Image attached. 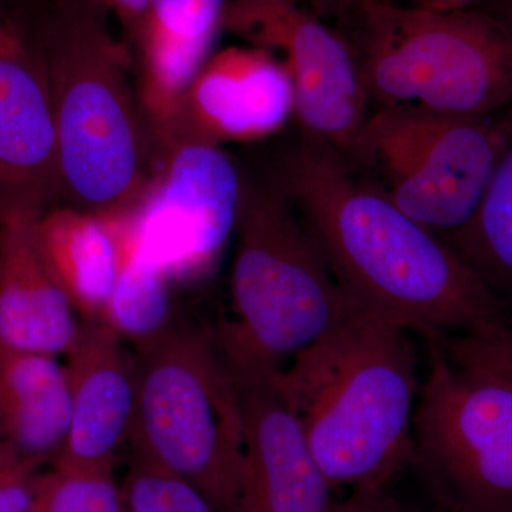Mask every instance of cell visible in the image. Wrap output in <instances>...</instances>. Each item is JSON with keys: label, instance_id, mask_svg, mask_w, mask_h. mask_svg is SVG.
Listing matches in <instances>:
<instances>
[{"label": "cell", "instance_id": "obj_11", "mask_svg": "<svg viewBox=\"0 0 512 512\" xmlns=\"http://www.w3.org/2000/svg\"><path fill=\"white\" fill-rule=\"evenodd\" d=\"M291 76L268 50L231 46L211 53L181 99L173 117L153 138L154 157L174 144L221 147L275 136L295 116Z\"/></svg>", "mask_w": 512, "mask_h": 512}, {"label": "cell", "instance_id": "obj_4", "mask_svg": "<svg viewBox=\"0 0 512 512\" xmlns=\"http://www.w3.org/2000/svg\"><path fill=\"white\" fill-rule=\"evenodd\" d=\"M229 302L214 330L237 382L271 379L352 311L318 239L268 175L244 173Z\"/></svg>", "mask_w": 512, "mask_h": 512}, {"label": "cell", "instance_id": "obj_2", "mask_svg": "<svg viewBox=\"0 0 512 512\" xmlns=\"http://www.w3.org/2000/svg\"><path fill=\"white\" fill-rule=\"evenodd\" d=\"M45 69L59 138L63 204L134 210L154 174L133 52L97 0H37L13 22Z\"/></svg>", "mask_w": 512, "mask_h": 512}, {"label": "cell", "instance_id": "obj_23", "mask_svg": "<svg viewBox=\"0 0 512 512\" xmlns=\"http://www.w3.org/2000/svg\"><path fill=\"white\" fill-rule=\"evenodd\" d=\"M431 339H436L453 365L512 389V328L507 322Z\"/></svg>", "mask_w": 512, "mask_h": 512}, {"label": "cell", "instance_id": "obj_15", "mask_svg": "<svg viewBox=\"0 0 512 512\" xmlns=\"http://www.w3.org/2000/svg\"><path fill=\"white\" fill-rule=\"evenodd\" d=\"M229 0H150L131 46L138 99L154 138L211 55Z\"/></svg>", "mask_w": 512, "mask_h": 512}, {"label": "cell", "instance_id": "obj_25", "mask_svg": "<svg viewBox=\"0 0 512 512\" xmlns=\"http://www.w3.org/2000/svg\"><path fill=\"white\" fill-rule=\"evenodd\" d=\"M111 18L120 26L121 36L128 46L136 42L144 19H146L150 0H97Z\"/></svg>", "mask_w": 512, "mask_h": 512}, {"label": "cell", "instance_id": "obj_8", "mask_svg": "<svg viewBox=\"0 0 512 512\" xmlns=\"http://www.w3.org/2000/svg\"><path fill=\"white\" fill-rule=\"evenodd\" d=\"M429 342L430 366L414 413V457L436 481L440 504L512 512V389L466 372Z\"/></svg>", "mask_w": 512, "mask_h": 512}, {"label": "cell", "instance_id": "obj_1", "mask_svg": "<svg viewBox=\"0 0 512 512\" xmlns=\"http://www.w3.org/2000/svg\"><path fill=\"white\" fill-rule=\"evenodd\" d=\"M265 174L318 239L357 308L426 339L507 322L508 306L456 249L363 180L335 148L302 136Z\"/></svg>", "mask_w": 512, "mask_h": 512}, {"label": "cell", "instance_id": "obj_21", "mask_svg": "<svg viewBox=\"0 0 512 512\" xmlns=\"http://www.w3.org/2000/svg\"><path fill=\"white\" fill-rule=\"evenodd\" d=\"M30 512H126L113 468L57 470L40 476Z\"/></svg>", "mask_w": 512, "mask_h": 512}, {"label": "cell", "instance_id": "obj_18", "mask_svg": "<svg viewBox=\"0 0 512 512\" xmlns=\"http://www.w3.org/2000/svg\"><path fill=\"white\" fill-rule=\"evenodd\" d=\"M72 421V390L57 356L0 348L3 440L37 464L55 461Z\"/></svg>", "mask_w": 512, "mask_h": 512}, {"label": "cell", "instance_id": "obj_31", "mask_svg": "<svg viewBox=\"0 0 512 512\" xmlns=\"http://www.w3.org/2000/svg\"><path fill=\"white\" fill-rule=\"evenodd\" d=\"M436 512H461V511L454 510V508H450V507H447V505L440 504V508Z\"/></svg>", "mask_w": 512, "mask_h": 512}, {"label": "cell", "instance_id": "obj_7", "mask_svg": "<svg viewBox=\"0 0 512 512\" xmlns=\"http://www.w3.org/2000/svg\"><path fill=\"white\" fill-rule=\"evenodd\" d=\"M512 138V106L478 116L377 107L348 156L363 180L446 238L470 221Z\"/></svg>", "mask_w": 512, "mask_h": 512}, {"label": "cell", "instance_id": "obj_26", "mask_svg": "<svg viewBox=\"0 0 512 512\" xmlns=\"http://www.w3.org/2000/svg\"><path fill=\"white\" fill-rule=\"evenodd\" d=\"M330 512H406L387 494L386 487L356 488L348 500L333 503Z\"/></svg>", "mask_w": 512, "mask_h": 512}, {"label": "cell", "instance_id": "obj_33", "mask_svg": "<svg viewBox=\"0 0 512 512\" xmlns=\"http://www.w3.org/2000/svg\"><path fill=\"white\" fill-rule=\"evenodd\" d=\"M511 309H512V302H511V305H510V311H511Z\"/></svg>", "mask_w": 512, "mask_h": 512}, {"label": "cell", "instance_id": "obj_10", "mask_svg": "<svg viewBox=\"0 0 512 512\" xmlns=\"http://www.w3.org/2000/svg\"><path fill=\"white\" fill-rule=\"evenodd\" d=\"M244 171L221 147L183 143L158 151L136 207L141 244L177 284L201 282L235 237Z\"/></svg>", "mask_w": 512, "mask_h": 512}, {"label": "cell", "instance_id": "obj_3", "mask_svg": "<svg viewBox=\"0 0 512 512\" xmlns=\"http://www.w3.org/2000/svg\"><path fill=\"white\" fill-rule=\"evenodd\" d=\"M407 332L353 305L272 377L332 487H386L414 458L420 387Z\"/></svg>", "mask_w": 512, "mask_h": 512}, {"label": "cell", "instance_id": "obj_12", "mask_svg": "<svg viewBox=\"0 0 512 512\" xmlns=\"http://www.w3.org/2000/svg\"><path fill=\"white\" fill-rule=\"evenodd\" d=\"M60 204L62 165L45 69L8 22L0 39V227L32 224Z\"/></svg>", "mask_w": 512, "mask_h": 512}, {"label": "cell", "instance_id": "obj_30", "mask_svg": "<svg viewBox=\"0 0 512 512\" xmlns=\"http://www.w3.org/2000/svg\"><path fill=\"white\" fill-rule=\"evenodd\" d=\"M6 30H8V22H3V20H0V39L5 36Z\"/></svg>", "mask_w": 512, "mask_h": 512}, {"label": "cell", "instance_id": "obj_29", "mask_svg": "<svg viewBox=\"0 0 512 512\" xmlns=\"http://www.w3.org/2000/svg\"><path fill=\"white\" fill-rule=\"evenodd\" d=\"M477 8L493 13L497 18L503 19L512 26V0H487Z\"/></svg>", "mask_w": 512, "mask_h": 512}, {"label": "cell", "instance_id": "obj_32", "mask_svg": "<svg viewBox=\"0 0 512 512\" xmlns=\"http://www.w3.org/2000/svg\"><path fill=\"white\" fill-rule=\"evenodd\" d=\"M3 440L2 424H0V441Z\"/></svg>", "mask_w": 512, "mask_h": 512}, {"label": "cell", "instance_id": "obj_13", "mask_svg": "<svg viewBox=\"0 0 512 512\" xmlns=\"http://www.w3.org/2000/svg\"><path fill=\"white\" fill-rule=\"evenodd\" d=\"M72 390L69 434L55 463L57 470L113 468L130 443L138 403L136 352L107 323L83 320L67 353Z\"/></svg>", "mask_w": 512, "mask_h": 512}, {"label": "cell", "instance_id": "obj_28", "mask_svg": "<svg viewBox=\"0 0 512 512\" xmlns=\"http://www.w3.org/2000/svg\"><path fill=\"white\" fill-rule=\"evenodd\" d=\"M356 2L357 0H308L309 5L328 22L330 19L342 20Z\"/></svg>", "mask_w": 512, "mask_h": 512}, {"label": "cell", "instance_id": "obj_5", "mask_svg": "<svg viewBox=\"0 0 512 512\" xmlns=\"http://www.w3.org/2000/svg\"><path fill=\"white\" fill-rule=\"evenodd\" d=\"M340 22L376 109L478 116L512 106V26L487 10L357 0Z\"/></svg>", "mask_w": 512, "mask_h": 512}, {"label": "cell", "instance_id": "obj_9", "mask_svg": "<svg viewBox=\"0 0 512 512\" xmlns=\"http://www.w3.org/2000/svg\"><path fill=\"white\" fill-rule=\"evenodd\" d=\"M222 30L274 53L291 76L303 137L348 156L370 103L345 35L308 0H229Z\"/></svg>", "mask_w": 512, "mask_h": 512}, {"label": "cell", "instance_id": "obj_20", "mask_svg": "<svg viewBox=\"0 0 512 512\" xmlns=\"http://www.w3.org/2000/svg\"><path fill=\"white\" fill-rule=\"evenodd\" d=\"M484 285L510 309L512 302V138L476 212L444 238Z\"/></svg>", "mask_w": 512, "mask_h": 512}, {"label": "cell", "instance_id": "obj_6", "mask_svg": "<svg viewBox=\"0 0 512 512\" xmlns=\"http://www.w3.org/2000/svg\"><path fill=\"white\" fill-rule=\"evenodd\" d=\"M136 355L134 457L188 481L218 512L237 511L244 419L214 330L183 320Z\"/></svg>", "mask_w": 512, "mask_h": 512}, {"label": "cell", "instance_id": "obj_17", "mask_svg": "<svg viewBox=\"0 0 512 512\" xmlns=\"http://www.w3.org/2000/svg\"><path fill=\"white\" fill-rule=\"evenodd\" d=\"M82 322L43 261L30 224L0 227V348L67 355Z\"/></svg>", "mask_w": 512, "mask_h": 512}, {"label": "cell", "instance_id": "obj_14", "mask_svg": "<svg viewBox=\"0 0 512 512\" xmlns=\"http://www.w3.org/2000/svg\"><path fill=\"white\" fill-rule=\"evenodd\" d=\"M237 383L244 448L235 512H330L332 484L272 377Z\"/></svg>", "mask_w": 512, "mask_h": 512}, {"label": "cell", "instance_id": "obj_19", "mask_svg": "<svg viewBox=\"0 0 512 512\" xmlns=\"http://www.w3.org/2000/svg\"><path fill=\"white\" fill-rule=\"evenodd\" d=\"M175 285L173 276L141 244L134 208L126 262L103 322L136 352L150 348L183 322L175 308Z\"/></svg>", "mask_w": 512, "mask_h": 512}, {"label": "cell", "instance_id": "obj_16", "mask_svg": "<svg viewBox=\"0 0 512 512\" xmlns=\"http://www.w3.org/2000/svg\"><path fill=\"white\" fill-rule=\"evenodd\" d=\"M133 214L60 204L30 224L43 261L82 320L103 322L126 262Z\"/></svg>", "mask_w": 512, "mask_h": 512}, {"label": "cell", "instance_id": "obj_24", "mask_svg": "<svg viewBox=\"0 0 512 512\" xmlns=\"http://www.w3.org/2000/svg\"><path fill=\"white\" fill-rule=\"evenodd\" d=\"M40 464L0 441V512H30L37 493Z\"/></svg>", "mask_w": 512, "mask_h": 512}, {"label": "cell", "instance_id": "obj_27", "mask_svg": "<svg viewBox=\"0 0 512 512\" xmlns=\"http://www.w3.org/2000/svg\"><path fill=\"white\" fill-rule=\"evenodd\" d=\"M393 2L413 6V8L431 10V12H456V10L477 8L487 0H393Z\"/></svg>", "mask_w": 512, "mask_h": 512}, {"label": "cell", "instance_id": "obj_22", "mask_svg": "<svg viewBox=\"0 0 512 512\" xmlns=\"http://www.w3.org/2000/svg\"><path fill=\"white\" fill-rule=\"evenodd\" d=\"M123 497L127 512H218L194 485L137 457Z\"/></svg>", "mask_w": 512, "mask_h": 512}]
</instances>
